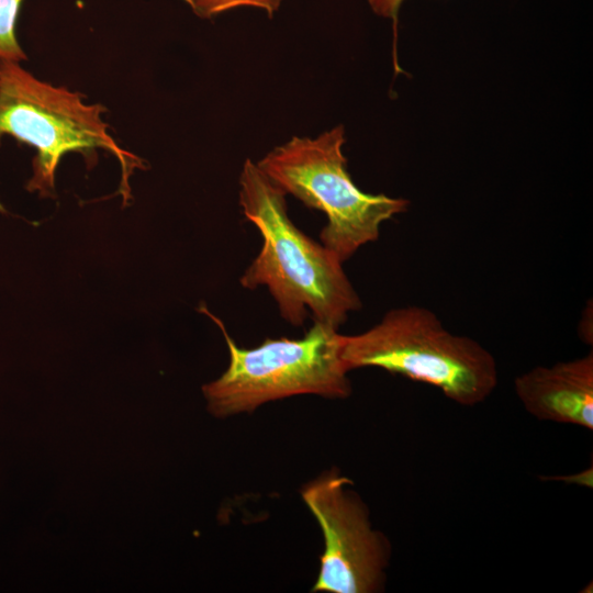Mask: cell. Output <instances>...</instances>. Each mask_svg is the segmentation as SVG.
I'll return each mask as SVG.
<instances>
[{"label": "cell", "mask_w": 593, "mask_h": 593, "mask_svg": "<svg viewBox=\"0 0 593 593\" xmlns=\"http://www.w3.org/2000/svg\"><path fill=\"white\" fill-rule=\"evenodd\" d=\"M372 11L382 16L389 18L394 23V32H396L398 15L401 4L404 0H367Z\"/></svg>", "instance_id": "10"}, {"label": "cell", "mask_w": 593, "mask_h": 593, "mask_svg": "<svg viewBox=\"0 0 593 593\" xmlns=\"http://www.w3.org/2000/svg\"><path fill=\"white\" fill-rule=\"evenodd\" d=\"M201 19H212L223 12L239 7H254L266 11L272 18L283 0H183Z\"/></svg>", "instance_id": "9"}, {"label": "cell", "mask_w": 593, "mask_h": 593, "mask_svg": "<svg viewBox=\"0 0 593 593\" xmlns=\"http://www.w3.org/2000/svg\"><path fill=\"white\" fill-rule=\"evenodd\" d=\"M541 480H556L562 481L567 484H577L580 486L592 488L593 486V467L586 468L574 474L567 475H548L540 477Z\"/></svg>", "instance_id": "11"}, {"label": "cell", "mask_w": 593, "mask_h": 593, "mask_svg": "<svg viewBox=\"0 0 593 593\" xmlns=\"http://www.w3.org/2000/svg\"><path fill=\"white\" fill-rule=\"evenodd\" d=\"M239 205L259 231L262 246L239 282L255 290L266 287L280 315L302 326L314 322L339 328L361 301L338 257L304 234L288 215L286 193L246 159L239 177Z\"/></svg>", "instance_id": "1"}, {"label": "cell", "mask_w": 593, "mask_h": 593, "mask_svg": "<svg viewBox=\"0 0 593 593\" xmlns=\"http://www.w3.org/2000/svg\"><path fill=\"white\" fill-rule=\"evenodd\" d=\"M344 144L345 130L338 125L315 138L294 136L256 163L286 194L326 215L321 242L343 264L377 240L381 224L409 205L403 198L361 191L347 170Z\"/></svg>", "instance_id": "3"}, {"label": "cell", "mask_w": 593, "mask_h": 593, "mask_svg": "<svg viewBox=\"0 0 593 593\" xmlns=\"http://www.w3.org/2000/svg\"><path fill=\"white\" fill-rule=\"evenodd\" d=\"M200 310L221 328L230 351L224 373L202 388L213 415L250 413L267 402L300 394L328 399L351 394L337 328L314 322L302 338H266L257 347L244 348L220 318L203 306Z\"/></svg>", "instance_id": "4"}, {"label": "cell", "mask_w": 593, "mask_h": 593, "mask_svg": "<svg viewBox=\"0 0 593 593\" xmlns=\"http://www.w3.org/2000/svg\"><path fill=\"white\" fill-rule=\"evenodd\" d=\"M104 108L87 104L82 94L35 78L20 63L0 60V138L10 135L37 150L30 190L48 194L56 167L71 150L86 155L102 148L122 167L123 181L141 160L122 149L108 133Z\"/></svg>", "instance_id": "5"}, {"label": "cell", "mask_w": 593, "mask_h": 593, "mask_svg": "<svg viewBox=\"0 0 593 593\" xmlns=\"http://www.w3.org/2000/svg\"><path fill=\"white\" fill-rule=\"evenodd\" d=\"M345 369L376 367L439 389L451 401L473 406L497 384L492 354L477 340L447 331L426 307L409 305L387 312L357 335H342Z\"/></svg>", "instance_id": "2"}, {"label": "cell", "mask_w": 593, "mask_h": 593, "mask_svg": "<svg viewBox=\"0 0 593 593\" xmlns=\"http://www.w3.org/2000/svg\"><path fill=\"white\" fill-rule=\"evenodd\" d=\"M23 0H0V60L21 63L26 55L15 36L16 16Z\"/></svg>", "instance_id": "8"}, {"label": "cell", "mask_w": 593, "mask_h": 593, "mask_svg": "<svg viewBox=\"0 0 593 593\" xmlns=\"http://www.w3.org/2000/svg\"><path fill=\"white\" fill-rule=\"evenodd\" d=\"M351 481L332 470L305 484L302 499L324 538L314 592L374 593L381 591L390 544L376 530Z\"/></svg>", "instance_id": "6"}, {"label": "cell", "mask_w": 593, "mask_h": 593, "mask_svg": "<svg viewBox=\"0 0 593 593\" xmlns=\"http://www.w3.org/2000/svg\"><path fill=\"white\" fill-rule=\"evenodd\" d=\"M525 410L540 421L593 430V351L552 366H537L514 381Z\"/></svg>", "instance_id": "7"}]
</instances>
